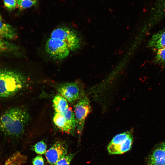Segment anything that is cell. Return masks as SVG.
<instances>
[{"mask_svg":"<svg viewBox=\"0 0 165 165\" xmlns=\"http://www.w3.org/2000/svg\"><path fill=\"white\" fill-rule=\"evenodd\" d=\"M80 45V38L75 31L61 27L52 31L46 42L45 49L50 57L60 60L67 58L71 53L78 50Z\"/></svg>","mask_w":165,"mask_h":165,"instance_id":"1","label":"cell"},{"mask_svg":"<svg viewBox=\"0 0 165 165\" xmlns=\"http://www.w3.org/2000/svg\"><path fill=\"white\" fill-rule=\"evenodd\" d=\"M30 120L29 113L24 108H10L0 116V132L7 137L19 138L24 134Z\"/></svg>","mask_w":165,"mask_h":165,"instance_id":"2","label":"cell"},{"mask_svg":"<svg viewBox=\"0 0 165 165\" xmlns=\"http://www.w3.org/2000/svg\"><path fill=\"white\" fill-rule=\"evenodd\" d=\"M27 77L13 70L0 69V101L10 100L20 97L28 86Z\"/></svg>","mask_w":165,"mask_h":165,"instance_id":"3","label":"cell"},{"mask_svg":"<svg viewBox=\"0 0 165 165\" xmlns=\"http://www.w3.org/2000/svg\"><path fill=\"white\" fill-rule=\"evenodd\" d=\"M133 136L129 131L116 135L108 144L107 149L110 154H119L129 150L132 147Z\"/></svg>","mask_w":165,"mask_h":165,"instance_id":"4","label":"cell"},{"mask_svg":"<svg viewBox=\"0 0 165 165\" xmlns=\"http://www.w3.org/2000/svg\"><path fill=\"white\" fill-rule=\"evenodd\" d=\"M91 111L90 101L86 96L81 98L74 107L76 127L79 134L82 133L86 118Z\"/></svg>","mask_w":165,"mask_h":165,"instance_id":"5","label":"cell"},{"mask_svg":"<svg viewBox=\"0 0 165 165\" xmlns=\"http://www.w3.org/2000/svg\"><path fill=\"white\" fill-rule=\"evenodd\" d=\"M45 154L50 165H56L61 158L67 154V150L63 144L57 142L52 145Z\"/></svg>","mask_w":165,"mask_h":165,"instance_id":"6","label":"cell"},{"mask_svg":"<svg viewBox=\"0 0 165 165\" xmlns=\"http://www.w3.org/2000/svg\"><path fill=\"white\" fill-rule=\"evenodd\" d=\"M57 90L61 95L70 102L75 101L79 96V87L75 82H67L61 84L58 87Z\"/></svg>","mask_w":165,"mask_h":165,"instance_id":"7","label":"cell"},{"mask_svg":"<svg viewBox=\"0 0 165 165\" xmlns=\"http://www.w3.org/2000/svg\"><path fill=\"white\" fill-rule=\"evenodd\" d=\"M146 165H165V149L159 144L155 147L148 156Z\"/></svg>","mask_w":165,"mask_h":165,"instance_id":"8","label":"cell"},{"mask_svg":"<svg viewBox=\"0 0 165 165\" xmlns=\"http://www.w3.org/2000/svg\"><path fill=\"white\" fill-rule=\"evenodd\" d=\"M148 46L149 47L156 50L165 48V30L153 35L149 40Z\"/></svg>","mask_w":165,"mask_h":165,"instance_id":"9","label":"cell"},{"mask_svg":"<svg viewBox=\"0 0 165 165\" xmlns=\"http://www.w3.org/2000/svg\"><path fill=\"white\" fill-rule=\"evenodd\" d=\"M16 29L12 26L0 20V37L9 39H15L17 37Z\"/></svg>","mask_w":165,"mask_h":165,"instance_id":"10","label":"cell"},{"mask_svg":"<svg viewBox=\"0 0 165 165\" xmlns=\"http://www.w3.org/2000/svg\"><path fill=\"white\" fill-rule=\"evenodd\" d=\"M53 119L55 124L61 131L68 133L72 131L67 124L62 113L56 112Z\"/></svg>","mask_w":165,"mask_h":165,"instance_id":"11","label":"cell"},{"mask_svg":"<svg viewBox=\"0 0 165 165\" xmlns=\"http://www.w3.org/2000/svg\"><path fill=\"white\" fill-rule=\"evenodd\" d=\"M67 101L61 95L55 96L53 100V106L56 112L62 113L69 107Z\"/></svg>","mask_w":165,"mask_h":165,"instance_id":"12","label":"cell"},{"mask_svg":"<svg viewBox=\"0 0 165 165\" xmlns=\"http://www.w3.org/2000/svg\"><path fill=\"white\" fill-rule=\"evenodd\" d=\"M62 114L67 124L73 130L76 127L74 112L70 107H68Z\"/></svg>","mask_w":165,"mask_h":165,"instance_id":"13","label":"cell"},{"mask_svg":"<svg viewBox=\"0 0 165 165\" xmlns=\"http://www.w3.org/2000/svg\"><path fill=\"white\" fill-rule=\"evenodd\" d=\"M16 46L0 37V51L6 52L15 49Z\"/></svg>","mask_w":165,"mask_h":165,"instance_id":"14","label":"cell"},{"mask_svg":"<svg viewBox=\"0 0 165 165\" xmlns=\"http://www.w3.org/2000/svg\"><path fill=\"white\" fill-rule=\"evenodd\" d=\"M17 5L21 9L30 8L36 3L37 0H16Z\"/></svg>","mask_w":165,"mask_h":165,"instance_id":"15","label":"cell"},{"mask_svg":"<svg viewBox=\"0 0 165 165\" xmlns=\"http://www.w3.org/2000/svg\"><path fill=\"white\" fill-rule=\"evenodd\" d=\"M35 152L39 155L45 154L47 151V146L46 143L41 141L36 144L34 146Z\"/></svg>","mask_w":165,"mask_h":165,"instance_id":"16","label":"cell"},{"mask_svg":"<svg viewBox=\"0 0 165 165\" xmlns=\"http://www.w3.org/2000/svg\"><path fill=\"white\" fill-rule=\"evenodd\" d=\"M74 156V154H67L61 158L56 165H69Z\"/></svg>","mask_w":165,"mask_h":165,"instance_id":"17","label":"cell"},{"mask_svg":"<svg viewBox=\"0 0 165 165\" xmlns=\"http://www.w3.org/2000/svg\"><path fill=\"white\" fill-rule=\"evenodd\" d=\"M155 60L156 62L165 64V48L157 50Z\"/></svg>","mask_w":165,"mask_h":165,"instance_id":"18","label":"cell"},{"mask_svg":"<svg viewBox=\"0 0 165 165\" xmlns=\"http://www.w3.org/2000/svg\"><path fill=\"white\" fill-rule=\"evenodd\" d=\"M3 2L5 6L10 10L14 9L17 6L16 0H4Z\"/></svg>","mask_w":165,"mask_h":165,"instance_id":"19","label":"cell"},{"mask_svg":"<svg viewBox=\"0 0 165 165\" xmlns=\"http://www.w3.org/2000/svg\"><path fill=\"white\" fill-rule=\"evenodd\" d=\"M33 165H44V162L43 158L41 155H38L33 160Z\"/></svg>","mask_w":165,"mask_h":165,"instance_id":"20","label":"cell"},{"mask_svg":"<svg viewBox=\"0 0 165 165\" xmlns=\"http://www.w3.org/2000/svg\"><path fill=\"white\" fill-rule=\"evenodd\" d=\"M159 8L158 9H163L164 10H165V0H160V3L159 4Z\"/></svg>","mask_w":165,"mask_h":165,"instance_id":"21","label":"cell"},{"mask_svg":"<svg viewBox=\"0 0 165 165\" xmlns=\"http://www.w3.org/2000/svg\"><path fill=\"white\" fill-rule=\"evenodd\" d=\"M159 144L163 148L165 149V140Z\"/></svg>","mask_w":165,"mask_h":165,"instance_id":"22","label":"cell"},{"mask_svg":"<svg viewBox=\"0 0 165 165\" xmlns=\"http://www.w3.org/2000/svg\"><path fill=\"white\" fill-rule=\"evenodd\" d=\"M0 20H2V17L1 16V15H0Z\"/></svg>","mask_w":165,"mask_h":165,"instance_id":"23","label":"cell"}]
</instances>
